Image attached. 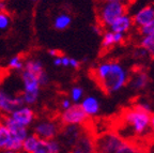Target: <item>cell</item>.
Masks as SVG:
<instances>
[{
	"label": "cell",
	"instance_id": "1",
	"mask_svg": "<svg viewBox=\"0 0 154 153\" xmlns=\"http://www.w3.org/2000/svg\"><path fill=\"white\" fill-rule=\"evenodd\" d=\"M96 83L107 94L122 90L130 80V73L126 67L118 61H103L96 65L93 71Z\"/></svg>",
	"mask_w": 154,
	"mask_h": 153
},
{
	"label": "cell",
	"instance_id": "2",
	"mask_svg": "<svg viewBox=\"0 0 154 153\" xmlns=\"http://www.w3.org/2000/svg\"><path fill=\"white\" fill-rule=\"evenodd\" d=\"M151 115L138 109L136 106L125 110L122 116L123 132L118 134L121 138L125 137H141L150 132Z\"/></svg>",
	"mask_w": 154,
	"mask_h": 153
},
{
	"label": "cell",
	"instance_id": "3",
	"mask_svg": "<svg viewBox=\"0 0 154 153\" xmlns=\"http://www.w3.org/2000/svg\"><path fill=\"white\" fill-rule=\"evenodd\" d=\"M20 79H22L23 85V93L20 95H22L24 105L32 106L36 104L40 98L42 87L38 77L26 70H23L20 74Z\"/></svg>",
	"mask_w": 154,
	"mask_h": 153
},
{
	"label": "cell",
	"instance_id": "4",
	"mask_svg": "<svg viewBox=\"0 0 154 153\" xmlns=\"http://www.w3.org/2000/svg\"><path fill=\"white\" fill-rule=\"evenodd\" d=\"M128 5L121 2H101L97 9V19L102 27H110L118 17L126 13Z\"/></svg>",
	"mask_w": 154,
	"mask_h": 153
},
{
	"label": "cell",
	"instance_id": "5",
	"mask_svg": "<svg viewBox=\"0 0 154 153\" xmlns=\"http://www.w3.org/2000/svg\"><path fill=\"white\" fill-rule=\"evenodd\" d=\"M60 133V123L54 119H41L33 125V134L40 139L51 140L56 139Z\"/></svg>",
	"mask_w": 154,
	"mask_h": 153
},
{
	"label": "cell",
	"instance_id": "6",
	"mask_svg": "<svg viewBox=\"0 0 154 153\" xmlns=\"http://www.w3.org/2000/svg\"><path fill=\"white\" fill-rule=\"evenodd\" d=\"M123 139L116 133H106L96 139L94 149L96 153H116L123 144Z\"/></svg>",
	"mask_w": 154,
	"mask_h": 153
},
{
	"label": "cell",
	"instance_id": "7",
	"mask_svg": "<svg viewBox=\"0 0 154 153\" xmlns=\"http://www.w3.org/2000/svg\"><path fill=\"white\" fill-rule=\"evenodd\" d=\"M24 105L20 94H14L5 89L0 88V115L9 116L19 106Z\"/></svg>",
	"mask_w": 154,
	"mask_h": 153
},
{
	"label": "cell",
	"instance_id": "8",
	"mask_svg": "<svg viewBox=\"0 0 154 153\" xmlns=\"http://www.w3.org/2000/svg\"><path fill=\"white\" fill-rule=\"evenodd\" d=\"M88 121V116L84 113L79 104H73L69 109L62 110L60 115V122L65 126L74 125L80 126Z\"/></svg>",
	"mask_w": 154,
	"mask_h": 153
},
{
	"label": "cell",
	"instance_id": "9",
	"mask_svg": "<svg viewBox=\"0 0 154 153\" xmlns=\"http://www.w3.org/2000/svg\"><path fill=\"white\" fill-rule=\"evenodd\" d=\"M9 117L13 120L14 122H16L17 124L22 125V126L28 127L31 126L35 121V114L34 110L32 109L31 106L27 105H22L18 108L11 113L9 115Z\"/></svg>",
	"mask_w": 154,
	"mask_h": 153
},
{
	"label": "cell",
	"instance_id": "10",
	"mask_svg": "<svg viewBox=\"0 0 154 153\" xmlns=\"http://www.w3.org/2000/svg\"><path fill=\"white\" fill-rule=\"evenodd\" d=\"M7 150L20 151L22 150V142L13 139L10 131L3 124L0 125V152Z\"/></svg>",
	"mask_w": 154,
	"mask_h": 153
},
{
	"label": "cell",
	"instance_id": "11",
	"mask_svg": "<svg viewBox=\"0 0 154 153\" xmlns=\"http://www.w3.org/2000/svg\"><path fill=\"white\" fill-rule=\"evenodd\" d=\"M2 124L10 131L13 139L19 141V142H22V144H23V141H24V139L30 134L28 127H25V126H22V125L17 124L16 122L13 121L9 116L3 117Z\"/></svg>",
	"mask_w": 154,
	"mask_h": 153
},
{
	"label": "cell",
	"instance_id": "12",
	"mask_svg": "<svg viewBox=\"0 0 154 153\" xmlns=\"http://www.w3.org/2000/svg\"><path fill=\"white\" fill-rule=\"evenodd\" d=\"M24 70L28 71V72L32 73V74L36 75L40 79L41 86L47 85L48 83V75L46 73L45 69H44L43 62L38 59H28L25 62Z\"/></svg>",
	"mask_w": 154,
	"mask_h": 153
},
{
	"label": "cell",
	"instance_id": "13",
	"mask_svg": "<svg viewBox=\"0 0 154 153\" xmlns=\"http://www.w3.org/2000/svg\"><path fill=\"white\" fill-rule=\"evenodd\" d=\"M132 18L134 25H136L138 28L147 25L148 23H150L154 19V5L151 3V5H143V7L140 8L139 10H137L135 12Z\"/></svg>",
	"mask_w": 154,
	"mask_h": 153
},
{
	"label": "cell",
	"instance_id": "14",
	"mask_svg": "<svg viewBox=\"0 0 154 153\" xmlns=\"http://www.w3.org/2000/svg\"><path fill=\"white\" fill-rule=\"evenodd\" d=\"M79 105L84 110V113L88 116V118L95 117L96 115H99L100 110H101V103H100L99 98L93 95L84 96Z\"/></svg>",
	"mask_w": 154,
	"mask_h": 153
},
{
	"label": "cell",
	"instance_id": "15",
	"mask_svg": "<svg viewBox=\"0 0 154 153\" xmlns=\"http://www.w3.org/2000/svg\"><path fill=\"white\" fill-rule=\"evenodd\" d=\"M133 25V18L131 15H128V13L123 14L122 16L118 17L115 22L110 25L109 30H111L112 32H117V33H122L125 34L126 32H128L132 29Z\"/></svg>",
	"mask_w": 154,
	"mask_h": 153
},
{
	"label": "cell",
	"instance_id": "16",
	"mask_svg": "<svg viewBox=\"0 0 154 153\" xmlns=\"http://www.w3.org/2000/svg\"><path fill=\"white\" fill-rule=\"evenodd\" d=\"M149 75L147 72H144L142 70H138L135 73H133L132 76H130V86L133 90L135 91H140L143 90L146 87L149 85Z\"/></svg>",
	"mask_w": 154,
	"mask_h": 153
},
{
	"label": "cell",
	"instance_id": "17",
	"mask_svg": "<svg viewBox=\"0 0 154 153\" xmlns=\"http://www.w3.org/2000/svg\"><path fill=\"white\" fill-rule=\"evenodd\" d=\"M125 34L112 32L111 30L104 31L102 34V47L104 49H109L115 45H118L124 42Z\"/></svg>",
	"mask_w": 154,
	"mask_h": 153
},
{
	"label": "cell",
	"instance_id": "18",
	"mask_svg": "<svg viewBox=\"0 0 154 153\" xmlns=\"http://www.w3.org/2000/svg\"><path fill=\"white\" fill-rule=\"evenodd\" d=\"M61 145L56 139L51 140H44L40 139L36 148L32 153H60Z\"/></svg>",
	"mask_w": 154,
	"mask_h": 153
},
{
	"label": "cell",
	"instance_id": "19",
	"mask_svg": "<svg viewBox=\"0 0 154 153\" xmlns=\"http://www.w3.org/2000/svg\"><path fill=\"white\" fill-rule=\"evenodd\" d=\"M94 145L89 136L80 135L77 141L73 145L71 153H93Z\"/></svg>",
	"mask_w": 154,
	"mask_h": 153
},
{
	"label": "cell",
	"instance_id": "20",
	"mask_svg": "<svg viewBox=\"0 0 154 153\" xmlns=\"http://www.w3.org/2000/svg\"><path fill=\"white\" fill-rule=\"evenodd\" d=\"M72 24V16L66 12H61L55 16L53 20V26L56 30L63 31L67 29Z\"/></svg>",
	"mask_w": 154,
	"mask_h": 153
},
{
	"label": "cell",
	"instance_id": "21",
	"mask_svg": "<svg viewBox=\"0 0 154 153\" xmlns=\"http://www.w3.org/2000/svg\"><path fill=\"white\" fill-rule=\"evenodd\" d=\"M64 139L69 142L72 144V146L77 141V139L80 137V130L79 126H74V125H67L65 126L64 132H63Z\"/></svg>",
	"mask_w": 154,
	"mask_h": 153
},
{
	"label": "cell",
	"instance_id": "22",
	"mask_svg": "<svg viewBox=\"0 0 154 153\" xmlns=\"http://www.w3.org/2000/svg\"><path fill=\"white\" fill-rule=\"evenodd\" d=\"M38 140H40V138L38 136H35L33 133L29 134L23 141L22 151H24L25 153H32L34 151V149L36 148V146H38Z\"/></svg>",
	"mask_w": 154,
	"mask_h": 153
},
{
	"label": "cell",
	"instance_id": "23",
	"mask_svg": "<svg viewBox=\"0 0 154 153\" xmlns=\"http://www.w3.org/2000/svg\"><path fill=\"white\" fill-rule=\"evenodd\" d=\"M25 62L26 60L24 59L23 56H12L8 61V69H10L11 71H15V72H22L25 67Z\"/></svg>",
	"mask_w": 154,
	"mask_h": 153
},
{
	"label": "cell",
	"instance_id": "24",
	"mask_svg": "<svg viewBox=\"0 0 154 153\" xmlns=\"http://www.w3.org/2000/svg\"><path fill=\"white\" fill-rule=\"evenodd\" d=\"M140 46L141 48L147 50L149 55L154 57V32L149 36H144L140 40Z\"/></svg>",
	"mask_w": 154,
	"mask_h": 153
},
{
	"label": "cell",
	"instance_id": "25",
	"mask_svg": "<svg viewBox=\"0 0 154 153\" xmlns=\"http://www.w3.org/2000/svg\"><path fill=\"white\" fill-rule=\"evenodd\" d=\"M12 17L8 11L0 12V32H5L11 28Z\"/></svg>",
	"mask_w": 154,
	"mask_h": 153
},
{
	"label": "cell",
	"instance_id": "26",
	"mask_svg": "<svg viewBox=\"0 0 154 153\" xmlns=\"http://www.w3.org/2000/svg\"><path fill=\"white\" fill-rule=\"evenodd\" d=\"M84 95H85L84 89L79 86H75L71 89L69 98L72 101L73 104H79L82 98H84Z\"/></svg>",
	"mask_w": 154,
	"mask_h": 153
},
{
	"label": "cell",
	"instance_id": "27",
	"mask_svg": "<svg viewBox=\"0 0 154 153\" xmlns=\"http://www.w3.org/2000/svg\"><path fill=\"white\" fill-rule=\"evenodd\" d=\"M116 153H141V151L137 147L131 145L130 142L123 141V144L119 147V149L116 151Z\"/></svg>",
	"mask_w": 154,
	"mask_h": 153
},
{
	"label": "cell",
	"instance_id": "28",
	"mask_svg": "<svg viewBox=\"0 0 154 153\" xmlns=\"http://www.w3.org/2000/svg\"><path fill=\"white\" fill-rule=\"evenodd\" d=\"M53 63L55 67H70V57L60 54L59 56H57L56 58L53 59Z\"/></svg>",
	"mask_w": 154,
	"mask_h": 153
},
{
	"label": "cell",
	"instance_id": "29",
	"mask_svg": "<svg viewBox=\"0 0 154 153\" xmlns=\"http://www.w3.org/2000/svg\"><path fill=\"white\" fill-rule=\"evenodd\" d=\"M140 33H141L142 36H149V34L153 33L154 32V19L151 20L150 23H148L147 25L140 27Z\"/></svg>",
	"mask_w": 154,
	"mask_h": 153
},
{
	"label": "cell",
	"instance_id": "30",
	"mask_svg": "<svg viewBox=\"0 0 154 153\" xmlns=\"http://www.w3.org/2000/svg\"><path fill=\"white\" fill-rule=\"evenodd\" d=\"M136 107L138 108V109L142 110V111H144V113H147V114H150V115H152V106L150 105L148 102H141V103H138L136 104Z\"/></svg>",
	"mask_w": 154,
	"mask_h": 153
},
{
	"label": "cell",
	"instance_id": "31",
	"mask_svg": "<svg viewBox=\"0 0 154 153\" xmlns=\"http://www.w3.org/2000/svg\"><path fill=\"white\" fill-rule=\"evenodd\" d=\"M72 105H73L72 101H71L69 98H62V100L60 101V107H61V109H62V110L69 109V108H70Z\"/></svg>",
	"mask_w": 154,
	"mask_h": 153
},
{
	"label": "cell",
	"instance_id": "32",
	"mask_svg": "<svg viewBox=\"0 0 154 153\" xmlns=\"http://www.w3.org/2000/svg\"><path fill=\"white\" fill-rule=\"evenodd\" d=\"M80 65H82V63H80L79 60L76 59V58H71L70 57V67H72V69H74V70L79 69Z\"/></svg>",
	"mask_w": 154,
	"mask_h": 153
},
{
	"label": "cell",
	"instance_id": "33",
	"mask_svg": "<svg viewBox=\"0 0 154 153\" xmlns=\"http://www.w3.org/2000/svg\"><path fill=\"white\" fill-rule=\"evenodd\" d=\"M92 31H93V33L97 34V36H102L103 34V27L101 26L100 24L97 25H93L92 26Z\"/></svg>",
	"mask_w": 154,
	"mask_h": 153
},
{
	"label": "cell",
	"instance_id": "34",
	"mask_svg": "<svg viewBox=\"0 0 154 153\" xmlns=\"http://www.w3.org/2000/svg\"><path fill=\"white\" fill-rule=\"evenodd\" d=\"M47 54H48V56H49V57H51L54 59V58H56L57 56L60 55V52H59L58 49H54V48H51V49H48Z\"/></svg>",
	"mask_w": 154,
	"mask_h": 153
},
{
	"label": "cell",
	"instance_id": "35",
	"mask_svg": "<svg viewBox=\"0 0 154 153\" xmlns=\"http://www.w3.org/2000/svg\"><path fill=\"white\" fill-rule=\"evenodd\" d=\"M102 2H121L128 5V3H130L132 0H101Z\"/></svg>",
	"mask_w": 154,
	"mask_h": 153
},
{
	"label": "cell",
	"instance_id": "36",
	"mask_svg": "<svg viewBox=\"0 0 154 153\" xmlns=\"http://www.w3.org/2000/svg\"><path fill=\"white\" fill-rule=\"evenodd\" d=\"M150 133L154 137V114H152L151 118H150Z\"/></svg>",
	"mask_w": 154,
	"mask_h": 153
},
{
	"label": "cell",
	"instance_id": "37",
	"mask_svg": "<svg viewBox=\"0 0 154 153\" xmlns=\"http://www.w3.org/2000/svg\"><path fill=\"white\" fill-rule=\"evenodd\" d=\"M7 11V5H5V0H0V12Z\"/></svg>",
	"mask_w": 154,
	"mask_h": 153
},
{
	"label": "cell",
	"instance_id": "38",
	"mask_svg": "<svg viewBox=\"0 0 154 153\" xmlns=\"http://www.w3.org/2000/svg\"><path fill=\"white\" fill-rule=\"evenodd\" d=\"M2 153H19L18 151H13V150H7V151H3Z\"/></svg>",
	"mask_w": 154,
	"mask_h": 153
},
{
	"label": "cell",
	"instance_id": "39",
	"mask_svg": "<svg viewBox=\"0 0 154 153\" xmlns=\"http://www.w3.org/2000/svg\"><path fill=\"white\" fill-rule=\"evenodd\" d=\"M2 78H3V76H2V72L0 71V88H1V83H2Z\"/></svg>",
	"mask_w": 154,
	"mask_h": 153
},
{
	"label": "cell",
	"instance_id": "40",
	"mask_svg": "<svg viewBox=\"0 0 154 153\" xmlns=\"http://www.w3.org/2000/svg\"><path fill=\"white\" fill-rule=\"evenodd\" d=\"M2 119H3V117L1 115H0V125L2 124Z\"/></svg>",
	"mask_w": 154,
	"mask_h": 153
},
{
	"label": "cell",
	"instance_id": "41",
	"mask_svg": "<svg viewBox=\"0 0 154 153\" xmlns=\"http://www.w3.org/2000/svg\"><path fill=\"white\" fill-rule=\"evenodd\" d=\"M30 1H38V0H30Z\"/></svg>",
	"mask_w": 154,
	"mask_h": 153
},
{
	"label": "cell",
	"instance_id": "42",
	"mask_svg": "<svg viewBox=\"0 0 154 153\" xmlns=\"http://www.w3.org/2000/svg\"><path fill=\"white\" fill-rule=\"evenodd\" d=\"M153 65H154V57H153Z\"/></svg>",
	"mask_w": 154,
	"mask_h": 153
}]
</instances>
